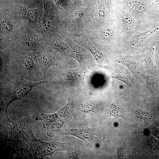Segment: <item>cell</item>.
Segmentation results:
<instances>
[{
  "label": "cell",
  "mask_w": 159,
  "mask_h": 159,
  "mask_svg": "<svg viewBox=\"0 0 159 159\" xmlns=\"http://www.w3.org/2000/svg\"><path fill=\"white\" fill-rule=\"evenodd\" d=\"M49 82L44 80L32 82L25 80L20 73L17 74L13 80L1 83V108L7 113V107L12 102L26 95L34 86Z\"/></svg>",
  "instance_id": "obj_1"
},
{
  "label": "cell",
  "mask_w": 159,
  "mask_h": 159,
  "mask_svg": "<svg viewBox=\"0 0 159 159\" xmlns=\"http://www.w3.org/2000/svg\"><path fill=\"white\" fill-rule=\"evenodd\" d=\"M27 143L30 146L34 157L42 159L46 156L52 158L53 154L57 151L69 150L67 143H61L56 141L45 142L38 140L33 135L31 126L27 131Z\"/></svg>",
  "instance_id": "obj_2"
},
{
  "label": "cell",
  "mask_w": 159,
  "mask_h": 159,
  "mask_svg": "<svg viewBox=\"0 0 159 159\" xmlns=\"http://www.w3.org/2000/svg\"><path fill=\"white\" fill-rule=\"evenodd\" d=\"M16 63L19 73L25 80L37 82L42 81L44 78L37 58L35 56L23 55L17 57Z\"/></svg>",
  "instance_id": "obj_3"
},
{
  "label": "cell",
  "mask_w": 159,
  "mask_h": 159,
  "mask_svg": "<svg viewBox=\"0 0 159 159\" xmlns=\"http://www.w3.org/2000/svg\"><path fill=\"white\" fill-rule=\"evenodd\" d=\"M43 127L47 130V135L51 136L52 132H58L66 122V120L57 112L51 114L42 113L39 118Z\"/></svg>",
  "instance_id": "obj_4"
},
{
  "label": "cell",
  "mask_w": 159,
  "mask_h": 159,
  "mask_svg": "<svg viewBox=\"0 0 159 159\" xmlns=\"http://www.w3.org/2000/svg\"><path fill=\"white\" fill-rule=\"evenodd\" d=\"M81 43L92 53L98 66L107 67L109 64L108 56L100 46L90 39L85 40Z\"/></svg>",
  "instance_id": "obj_5"
},
{
  "label": "cell",
  "mask_w": 159,
  "mask_h": 159,
  "mask_svg": "<svg viewBox=\"0 0 159 159\" xmlns=\"http://www.w3.org/2000/svg\"><path fill=\"white\" fill-rule=\"evenodd\" d=\"M65 134L76 137L88 145H96L100 141V134L96 127L73 129H71L69 133Z\"/></svg>",
  "instance_id": "obj_6"
},
{
  "label": "cell",
  "mask_w": 159,
  "mask_h": 159,
  "mask_svg": "<svg viewBox=\"0 0 159 159\" xmlns=\"http://www.w3.org/2000/svg\"><path fill=\"white\" fill-rule=\"evenodd\" d=\"M0 58V82L2 83L10 81V77L12 76V73L14 75L12 72L14 71L12 70L14 69L13 67L17 66H15L16 63L11 61L7 54L2 51H1Z\"/></svg>",
  "instance_id": "obj_7"
},
{
  "label": "cell",
  "mask_w": 159,
  "mask_h": 159,
  "mask_svg": "<svg viewBox=\"0 0 159 159\" xmlns=\"http://www.w3.org/2000/svg\"><path fill=\"white\" fill-rule=\"evenodd\" d=\"M37 59L39 65L45 79L46 72L52 65L57 64L55 58L48 52H45L38 55Z\"/></svg>",
  "instance_id": "obj_8"
},
{
  "label": "cell",
  "mask_w": 159,
  "mask_h": 159,
  "mask_svg": "<svg viewBox=\"0 0 159 159\" xmlns=\"http://www.w3.org/2000/svg\"><path fill=\"white\" fill-rule=\"evenodd\" d=\"M68 43L70 47V56L78 62L80 66L85 68L84 55L79 47L73 42H69Z\"/></svg>",
  "instance_id": "obj_9"
},
{
  "label": "cell",
  "mask_w": 159,
  "mask_h": 159,
  "mask_svg": "<svg viewBox=\"0 0 159 159\" xmlns=\"http://www.w3.org/2000/svg\"><path fill=\"white\" fill-rule=\"evenodd\" d=\"M21 44L24 48L27 49L36 50L39 47V42L34 37L26 36L22 39Z\"/></svg>",
  "instance_id": "obj_10"
},
{
  "label": "cell",
  "mask_w": 159,
  "mask_h": 159,
  "mask_svg": "<svg viewBox=\"0 0 159 159\" xmlns=\"http://www.w3.org/2000/svg\"><path fill=\"white\" fill-rule=\"evenodd\" d=\"M107 113L108 116H113L115 118H125L126 116L124 109L121 106L115 103L110 106Z\"/></svg>",
  "instance_id": "obj_11"
},
{
  "label": "cell",
  "mask_w": 159,
  "mask_h": 159,
  "mask_svg": "<svg viewBox=\"0 0 159 159\" xmlns=\"http://www.w3.org/2000/svg\"><path fill=\"white\" fill-rule=\"evenodd\" d=\"M155 31L154 28L145 32L138 33L134 37L132 40V44L134 45H139L145 41Z\"/></svg>",
  "instance_id": "obj_12"
},
{
  "label": "cell",
  "mask_w": 159,
  "mask_h": 159,
  "mask_svg": "<svg viewBox=\"0 0 159 159\" xmlns=\"http://www.w3.org/2000/svg\"><path fill=\"white\" fill-rule=\"evenodd\" d=\"M109 9L102 3H100L97 7L95 14L96 21L100 22L105 19L109 13Z\"/></svg>",
  "instance_id": "obj_13"
},
{
  "label": "cell",
  "mask_w": 159,
  "mask_h": 159,
  "mask_svg": "<svg viewBox=\"0 0 159 159\" xmlns=\"http://www.w3.org/2000/svg\"><path fill=\"white\" fill-rule=\"evenodd\" d=\"M20 7L24 13L25 15L29 21L34 23L37 21L38 11L37 9H30L24 6H20Z\"/></svg>",
  "instance_id": "obj_14"
},
{
  "label": "cell",
  "mask_w": 159,
  "mask_h": 159,
  "mask_svg": "<svg viewBox=\"0 0 159 159\" xmlns=\"http://www.w3.org/2000/svg\"><path fill=\"white\" fill-rule=\"evenodd\" d=\"M122 20L123 26L127 29H131L134 27L135 21L134 19L129 14L123 13L122 15Z\"/></svg>",
  "instance_id": "obj_15"
},
{
  "label": "cell",
  "mask_w": 159,
  "mask_h": 159,
  "mask_svg": "<svg viewBox=\"0 0 159 159\" xmlns=\"http://www.w3.org/2000/svg\"><path fill=\"white\" fill-rule=\"evenodd\" d=\"M113 30L109 27H106L101 29L99 33L100 38L105 41H109L112 39L113 36Z\"/></svg>",
  "instance_id": "obj_16"
},
{
  "label": "cell",
  "mask_w": 159,
  "mask_h": 159,
  "mask_svg": "<svg viewBox=\"0 0 159 159\" xmlns=\"http://www.w3.org/2000/svg\"><path fill=\"white\" fill-rule=\"evenodd\" d=\"M146 83L148 88L153 93H157L159 92V87L153 76H148L147 77Z\"/></svg>",
  "instance_id": "obj_17"
},
{
  "label": "cell",
  "mask_w": 159,
  "mask_h": 159,
  "mask_svg": "<svg viewBox=\"0 0 159 159\" xmlns=\"http://www.w3.org/2000/svg\"><path fill=\"white\" fill-rule=\"evenodd\" d=\"M13 25L9 20L5 19L2 20L0 23V31L3 34L11 32L12 30Z\"/></svg>",
  "instance_id": "obj_18"
},
{
  "label": "cell",
  "mask_w": 159,
  "mask_h": 159,
  "mask_svg": "<svg viewBox=\"0 0 159 159\" xmlns=\"http://www.w3.org/2000/svg\"><path fill=\"white\" fill-rule=\"evenodd\" d=\"M54 49L57 51L64 54H67L69 51L68 47L64 43L60 40H56L53 42Z\"/></svg>",
  "instance_id": "obj_19"
},
{
  "label": "cell",
  "mask_w": 159,
  "mask_h": 159,
  "mask_svg": "<svg viewBox=\"0 0 159 159\" xmlns=\"http://www.w3.org/2000/svg\"><path fill=\"white\" fill-rule=\"evenodd\" d=\"M145 8V5L143 3L140 1H138L133 4L132 10L136 14L140 15L144 12Z\"/></svg>",
  "instance_id": "obj_20"
},
{
  "label": "cell",
  "mask_w": 159,
  "mask_h": 159,
  "mask_svg": "<svg viewBox=\"0 0 159 159\" xmlns=\"http://www.w3.org/2000/svg\"><path fill=\"white\" fill-rule=\"evenodd\" d=\"M113 78L119 80L130 87H132V83L130 80L127 75L123 73L115 72L112 75Z\"/></svg>",
  "instance_id": "obj_21"
},
{
  "label": "cell",
  "mask_w": 159,
  "mask_h": 159,
  "mask_svg": "<svg viewBox=\"0 0 159 159\" xmlns=\"http://www.w3.org/2000/svg\"><path fill=\"white\" fill-rule=\"evenodd\" d=\"M132 71H136L138 66V63L135 61L131 60L122 59L119 61Z\"/></svg>",
  "instance_id": "obj_22"
},
{
  "label": "cell",
  "mask_w": 159,
  "mask_h": 159,
  "mask_svg": "<svg viewBox=\"0 0 159 159\" xmlns=\"http://www.w3.org/2000/svg\"><path fill=\"white\" fill-rule=\"evenodd\" d=\"M84 11L82 9L76 10L73 14L72 21L74 23L77 24L78 22L82 21L84 16Z\"/></svg>",
  "instance_id": "obj_23"
},
{
  "label": "cell",
  "mask_w": 159,
  "mask_h": 159,
  "mask_svg": "<svg viewBox=\"0 0 159 159\" xmlns=\"http://www.w3.org/2000/svg\"><path fill=\"white\" fill-rule=\"evenodd\" d=\"M84 0V1H85V0Z\"/></svg>",
  "instance_id": "obj_24"
}]
</instances>
